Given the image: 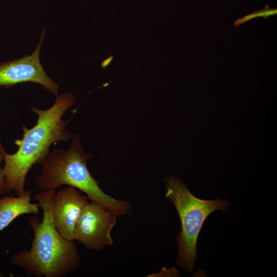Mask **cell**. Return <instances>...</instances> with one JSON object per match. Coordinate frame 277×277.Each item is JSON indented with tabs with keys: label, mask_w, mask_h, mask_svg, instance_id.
Wrapping results in <instances>:
<instances>
[{
	"label": "cell",
	"mask_w": 277,
	"mask_h": 277,
	"mask_svg": "<svg viewBox=\"0 0 277 277\" xmlns=\"http://www.w3.org/2000/svg\"><path fill=\"white\" fill-rule=\"evenodd\" d=\"M113 58V55H111L110 57L107 58L106 59H105L104 61H103V62L101 64V66L104 69L106 67H107L108 66H109L110 64V63L112 61Z\"/></svg>",
	"instance_id": "8fae6325"
},
{
	"label": "cell",
	"mask_w": 277,
	"mask_h": 277,
	"mask_svg": "<svg viewBox=\"0 0 277 277\" xmlns=\"http://www.w3.org/2000/svg\"><path fill=\"white\" fill-rule=\"evenodd\" d=\"M55 190L41 191L35 199L43 211L41 221L35 215L28 220L34 238L30 249L14 254L11 263L35 277H64L78 267L81 258L75 241L64 238L55 227L52 217Z\"/></svg>",
	"instance_id": "7a4b0ae2"
},
{
	"label": "cell",
	"mask_w": 277,
	"mask_h": 277,
	"mask_svg": "<svg viewBox=\"0 0 277 277\" xmlns=\"http://www.w3.org/2000/svg\"><path fill=\"white\" fill-rule=\"evenodd\" d=\"M276 14V9H269L268 5H266L265 9L263 10H260L258 11L254 12L253 13L246 15L242 18L238 19L235 21L234 23V26L238 27V26L245 23L247 21L251 20L255 17H263L266 18L269 16L274 15Z\"/></svg>",
	"instance_id": "9c48e42d"
},
{
	"label": "cell",
	"mask_w": 277,
	"mask_h": 277,
	"mask_svg": "<svg viewBox=\"0 0 277 277\" xmlns=\"http://www.w3.org/2000/svg\"><path fill=\"white\" fill-rule=\"evenodd\" d=\"M31 193V189H29L22 196L4 195L0 197V231L22 214L38 213V204L30 202Z\"/></svg>",
	"instance_id": "ba28073f"
},
{
	"label": "cell",
	"mask_w": 277,
	"mask_h": 277,
	"mask_svg": "<svg viewBox=\"0 0 277 277\" xmlns=\"http://www.w3.org/2000/svg\"><path fill=\"white\" fill-rule=\"evenodd\" d=\"M118 216L101 205L89 202L77 222L75 240L87 249L96 251L102 250L106 245H112L111 231Z\"/></svg>",
	"instance_id": "5b68a950"
},
{
	"label": "cell",
	"mask_w": 277,
	"mask_h": 277,
	"mask_svg": "<svg viewBox=\"0 0 277 277\" xmlns=\"http://www.w3.org/2000/svg\"><path fill=\"white\" fill-rule=\"evenodd\" d=\"M75 102L74 95L67 92L57 94L54 104L48 109H30L37 115L35 125L30 129L22 125V137L14 142L17 151L13 154L4 152L6 193L14 191L17 196L23 195L26 191L25 180L32 166L43 165L52 144L67 143L71 139L73 134L66 128L69 121L62 116Z\"/></svg>",
	"instance_id": "6da1fadb"
},
{
	"label": "cell",
	"mask_w": 277,
	"mask_h": 277,
	"mask_svg": "<svg viewBox=\"0 0 277 277\" xmlns=\"http://www.w3.org/2000/svg\"><path fill=\"white\" fill-rule=\"evenodd\" d=\"M4 148L1 142H0V195H3L6 192V181L3 167H1V164L3 161V155L5 151Z\"/></svg>",
	"instance_id": "30bf717a"
},
{
	"label": "cell",
	"mask_w": 277,
	"mask_h": 277,
	"mask_svg": "<svg viewBox=\"0 0 277 277\" xmlns=\"http://www.w3.org/2000/svg\"><path fill=\"white\" fill-rule=\"evenodd\" d=\"M46 27L42 31L38 45L30 55L0 63V87L10 88L19 83H37L55 95L59 86L47 74L39 59L41 46L43 42Z\"/></svg>",
	"instance_id": "8992f818"
},
{
	"label": "cell",
	"mask_w": 277,
	"mask_h": 277,
	"mask_svg": "<svg viewBox=\"0 0 277 277\" xmlns=\"http://www.w3.org/2000/svg\"><path fill=\"white\" fill-rule=\"evenodd\" d=\"M89 202L87 195L82 194L78 189L71 186L55 192L53 200V220L58 231L66 239L75 241L77 222Z\"/></svg>",
	"instance_id": "52a82bcc"
},
{
	"label": "cell",
	"mask_w": 277,
	"mask_h": 277,
	"mask_svg": "<svg viewBox=\"0 0 277 277\" xmlns=\"http://www.w3.org/2000/svg\"><path fill=\"white\" fill-rule=\"evenodd\" d=\"M67 150L54 148L42 166L35 180L41 191L56 190L63 185L74 187L86 193L88 199L118 216L127 215L132 207L127 201L116 200L104 192L91 174L87 162L94 156L84 151L80 136L74 133Z\"/></svg>",
	"instance_id": "3957f363"
},
{
	"label": "cell",
	"mask_w": 277,
	"mask_h": 277,
	"mask_svg": "<svg viewBox=\"0 0 277 277\" xmlns=\"http://www.w3.org/2000/svg\"><path fill=\"white\" fill-rule=\"evenodd\" d=\"M167 191L165 197L172 202L179 215L181 231L175 237L178 254L176 264L189 272L194 270L197 258L196 243L204 222L218 210H226L230 203L220 198L205 200L194 196L179 178L169 176L164 179Z\"/></svg>",
	"instance_id": "277c9868"
}]
</instances>
